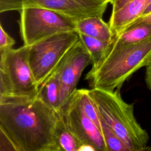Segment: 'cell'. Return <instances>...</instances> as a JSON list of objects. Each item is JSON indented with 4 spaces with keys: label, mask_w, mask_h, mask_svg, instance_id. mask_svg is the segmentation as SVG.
Here are the masks:
<instances>
[{
    "label": "cell",
    "mask_w": 151,
    "mask_h": 151,
    "mask_svg": "<svg viewBox=\"0 0 151 151\" xmlns=\"http://www.w3.org/2000/svg\"><path fill=\"white\" fill-rule=\"evenodd\" d=\"M76 31L106 42H111L114 38L109 24L99 17H88L77 21Z\"/></svg>",
    "instance_id": "obj_11"
},
{
    "label": "cell",
    "mask_w": 151,
    "mask_h": 151,
    "mask_svg": "<svg viewBox=\"0 0 151 151\" xmlns=\"http://www.w3.org/2000/svg\"><path fill=\"white\" fill-rule=\"evenodd\" d=\"M78 38L77 31L67 32L54 35L28 46V62L39 86Z\"/></svg>",
    "instance_id": "obj_6"
},
{
    "label": "cell",
    "mask_w": 151,
    "mask_h": 151,
    "mask_svg": "<svg viewBox=\"0 0 151 151\" xmlns=\"http://www.w3.org/2000/svg\"><path fill=\"white\" fill-rule=\"evenodd\" d=\"M131 1L132 0H113L110 3L112 5L111 12H114L119 10Z\"/></svg>",
    "instance_id": "obj_20"
},
{
    "label": "cell",
    "mask_w": 151,
    "mask_h": 151,
    "mask_svg": "<svg viewBox=\"0 0 151 151\" xmlns=\"http://www.w3.org/2000/svg\"><path fill=\"white\" fill-rule=\"evenodd\" d=\"M99 1H103L104 2H107V3H111L113 0H99Z\"/></svg>",
    "instance_id": "obj_24"
},
{
    "label": "cell",
    "mask_w": 151,
    "mask_h": 151,
    "mask_svg": "<svg viewBox=\"0 0 151 151\" xmlns=\"http://www.w3.org/2000/svg\"><path fill=\"white\" fill-rule=\"evenodd\" d=\"M145 81L147 88L151 91V60L146 65Z\"/></svg>",
    "instance_id": "obj_21"
},
{
    "label": "cell",
    "mask_w": 151,
    "mask_h": 151,
    "mask_svg": "<svg viewBox=\"0 0 151 151\" xmlns=\"http://www.w3.org/2000/svg\"><path fill=\"white\" fill-rule=\"evenodd\" d=\"M78 35L91 55V68H95L104 57L111 42L103 41L81 33H78Z\"/></svg>",
    "instance_id": "obj_15"
},
{
    "label": "cell",
    "mask_w": 151,
    "mask_h": 151,
    "mask_svg": "<svg viewBox=\"0 0 151 151\" xmlns=\"http://www.w3.org/2000/svg\"><path fill=\"white\" fill-rule=\"evenodd\" d=\"M149 14H151V3L149 4V5L147 7V8L145 9V11L143 12V14L142 16H143V15H148ZM141 17V16H140Z\"/></svg>",
    "instance_id": "obj_23"
},
{
    "label": "cell",
    "mask_w": 151,
    "mask_h": 151,
    "mask_svg": "<svg viewBox=\"0 0 151 151\" xmlns=\"http://www.w3.org/2000/svg\"><path fill=\"white\" fill-rule=\"evenodd\" d=\"M1 38H0V51L12 48V46L15 44V41L12 38L0 25Z\"/></svg>",
    "instance_id": "obj_18"
},
{
    "label": "cell",
    "mask_w": 151,
    "mask_h": 151,
    "mask_svg": "<svg viewBox=\"0 0 151 151\" xmlns=\"http://www.w3.org/2000/svg\"><path fill=\"white\" fill-rule=\"evenodd\" d=\"M38 88L28 62V46L0 51V97H34Z\"/></svg>",
    "instance_id": "obj_4"
},
{
    "label": "cell",
    "mask_w": 151,
    "mask_h": 151,
    "mask_svg": "<svg viewBox=\"0 0 151 151\" xmlns=\"http://www.w3.org/2000/svg\"><path fill=\"white\" fill-rule=\"evenodd\" d=\"M36 96L57 111L60 110V87L58 79L54 74L51 73L39 86Z\"/></svg>",
    "instance_id": "obj_13"
},
{
    "label": "cell",
    "mask_w": 151,
    "mask_h": 151,
    "mask_svg": "<svg viewBox=\"0 0 151 151\" xmlns=\"http://www.w3.org/2000/svg\"><path fill=\"white\" fill-rule=\"evenodd\" d=\"M151 0H132L119 10L111 12L109 22L114 37L142 15Z\"/></svg>",
    "instance_id": "obj_10"
},
{
    "label": "cell",
    "mask_w": 151,
    "mask_h": 151,
    "mask_svg": "<svg viewBox=\"0 0 151 151\" xmlns=\"http://www.w3.org/2000/svg\"><path fill=\"white\" fill-rule=\"evenodd\" d=\"M101 133L107 151H130L113 130L100 117Z\"/></svg>",
    "instance_id": "obj_17"
},
{
    "label": "cell",
    "mask_w": 151,
    "mask_h": 151,
    "mask_svg": "<svg viewBox=\"0 0 151 151\" xmlns=\"http://www.w3.org/2000/svg\"><path fill=\"white\" fill-rule=\"evenodd\" d=\"M76 93L81 109L86 116L95 123L101 131L100 116L95 103L88 94V90L84 88L76 89Z\"/></svg>",
    "instance_id": "obj_16"
},
{
    "label": "cell",
    "mask_w": 151,
    "mask_h": 151,
    "mask_svg": "<svg viewBox=\"0 0 151 151\" xmlns=\"http://www.w3.org/2000/svg\"><path fill=\"white\" fill-rule=\"evenodd\" d=\"M0 150H15L14 146L6 136L0 131Z\"/></svg>",
    "instance_id": "obj_19"
},
{
    "label": "cell",
    "mask_w": 151,
    "mask_h": 151,
    "mask_svg": "<svg viewBox=\"0 0 151 151\" xmlns=\"http://www.w3.org/2000/svg\"><path fill=\"white\" fill-rule=\"evenodd\" d=\"M55 138L59 151H79L84 146L67 127L59 111Z\"/></svg>",
    "instance_id": "obj_14"
},
{
    "label": "cell",
    "mask_w": 151,
    "mask_h": 151,
    "mask_svg": "<svg viewBox=\"0 0 151 151\" xmlns=\"http://www.w3.org/2000/svg\"><path fill=\"white\" fill-rule=\"evenodd\" d=\"M58 114L37 96L0 97V131L16 151H59L55 138Z\"/></svg>",
    "instance_id": "obj_1"
},
{
    "label": "cell",
    "mask_w": 151,
    "mask_h": 151,
    "mask_svg": "<svg viewBox=\"0 0 151 151\" xmlns=\"http://www.w3.org/2000/svg\"><path fill=\"white\" fill-rule=\"evenodd\" d=\"M58 111L67 127L84 146L95 151H107L100 129L81 109L76 90Z\"/></svg>",
    "instance_id": "obj_9"
},
{
    "label": "cell",
    "mask_w": 151,
    "mask_h": 151,
    "mask_svg": "<svg viewBox=\"0 0 151 151\" xmlns=\"http://www.w3.org/2000/svg\"><path fill=\"white\" fill-rule=\"evenodd\" d=\"M91 63V57L88 51L78 38L51 73L58 79L61 107L68 101L76 90L84 70Z\"/></svg>",
    "instance_id": "obj_8"
},
{
    "label": "cell",
    "mask_w": 151,
    "mask_h": 151,
    "mask_svg": "<svg viewBox=\"0 0 151 151\" xmlns=\"http://www.w3.org/2000/svg\"><path fill=\"white\" fill-rule=\"evenodd\" d=\"M151 37V28L146 24L134 21L119 34L115 36L111 43L129 45L138 43Z\"/></svg>",
    "instance_id": "obj_12"
},
{
    "label": "cell",
    "mask_w": 151,
    "mask_h": 151,
    "mask_svg": "<svg viewBox=\"0 0 151 151\" xmlns=\"http://www.w3.org/2000/svg\"><path fill=\"white\" fill-rule=\"evenodd\" d=\"M20 34L24 45L30 46L55 34L76 31V21L50 9L27 7L19 11Z\"/></svg>",
    "instance_id": "obj_5"
},
{
    "label": "cell",
    "mask_w": 151,
    "mask_h": 151,
    "mask_svg": "<svg viewBox=\"0 0 151 151\" xmlns=\"http://www.w3.org/2000/svg\"><path fill=\"white\" fill-rule=\"evenodd\" d=\"M151 60V37L136 44L111 43L104 57L86 74L91 88L113 91Z\"/></svg>",
    "instance_id": "obj_2"
},
{
    "label": "cell",
    "mask_w": 151,
    "mask_h": 151,
    "mask_svg": "<svg viewBox=\"0 0 151 151\" xmlns=\"http://www.w3.org/2000/svg\"><path fill=\"white\" fill-rule=\"evenodd\" d=\"M135 21H137V22L146 24L147 25L150 26V27L151 28V14H149L146 15L141 16Z\"/></svg>",
    "instance_id": "obj_22"
},
{
    "label": "cell",
    "mask_w": 151,
    "mask_h": 151,
    "mask_svg": "<svg viewBox=\"0 0 151 151\" xmlns=\"http://www.w3.org/2000/svg\"><path fill=\"white\" fill-rule=\"evenodd\" d=\"M107 4L99 0H0V12L38 7L58 12L78 21L88 17L102 18Z\"/></svg>",
    "instance_id": "obj_7"
},
{
    "label": "cell",
    "mask_w": 151,
    "mask_h": 151,
    "mask_svg": "<svg viewBox=\"0 0 151 151\" xmlns=\"http://www.w3.org/2000/svg\"><path fill=\"white\" fill-rule=\"evenodd\" d=\"M120 88L113 91L92 88L88 94L100 117L113 130L130 151L151 150L147 143L149 136L137 122L134 107L124 101Z\"/></svg>",
    "instance_id": "obj_3"
}]
</instances>
